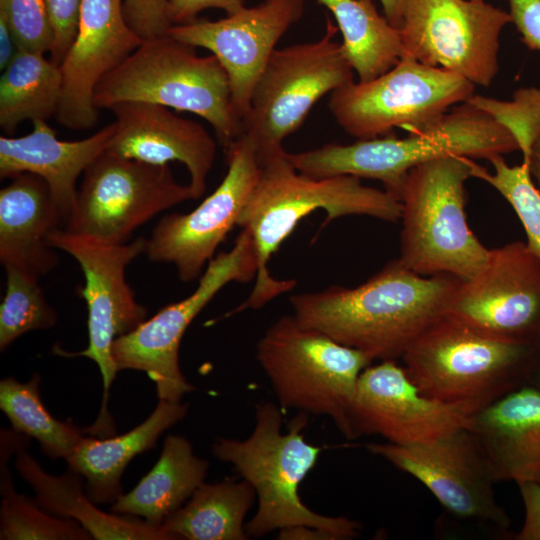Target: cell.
<instances>
[{
  "label": "cell",
  "mask_w": 540,
  "mask_h": 540,
  "mask_svg": "<svg viewBox=\"0 0 540 540\" xmlns=\"http://www.w3.org/2000/svg\"><path fill=\"white\" fill-rule=\"evenodd\" d=\"M462 279L423 276L399 258L356 287L298 293L289 302L297 321L366 354L372 361L402 357L445 314Z\"/></svg>",
  "instance_id": "1"
},
{
  "label": "cell",
  "mask_w": 540,
  "mask_h": 540,
  "mask_svg": "<svg viewBox=\"0 0 540 540\" xmlns=\"http://www.w3.org/2000/svg\"><path fill=\"white\" fill-rule=\"evenodd\" d=\"M318 209L326 212V224L349 215L395 223L402 213L400 200L385 189L366 186L352 175H306L290 163L286 151L261 163L258 180L237 222L255 245V284L245 301L225 317L258 309L294 288V280L274 278L268 263L296 225Z\"/></svg>",
  "instance_id": "2"
},
{
  "label": "cell",
  "mask_w": 540,
  "mask_h": 540,
  "mask_svg": "<svg viewBox=\"0 0 540 540\" xmlns=\"http://www.w3.org/2000/svg\"><path fill=\"white\" fill-rule=\"evenodd\" d=\"M283 411L271 402L255 408V427L244 440L221 438L213 445L216 458L234 466L255 490L258 507L245 525L248 536L258 538L288 527L306 525L331 532L338 540L359 535V522L318 514L301 500L298 489L316 465L322 447L305 440L308 422L301 412L282 433Z\"/></svg>",
  "instance_id": "3"
},
{
  "label": "cell",
  "mask_w": 540,
  "mask_h": 540,
  "mask_svg": "<svg viewBox=\"0 0 540 540\" xmlns=\"http://www.w3.org/2000/svg\"><path fill=\"white\" fill-rule=\"evenodd\" d=\"M517 150V142L505 127L463 102L436 123L406 138L388 134L347 145L330 143L303 152H287L286 157L299 172L309 176L352 175L378 180L399 199L408 172L420 164L452 155L489 160Z\"/></svg>",
  "instance_id": "4"
},
{
  "label": "cell",
  "mask_w": 540,
  "mask_h": 540,
  "mask_svg": "<svg viewBox=\"0 0 540 540\" xmlns=\"http://www.w3.org/2000/svg\"><path fill=\"white\" fill-rule=\"evenodd\" d=\"M539 354L540 345L502 340L443 314L402 358L423 395L476 412L530 384Z\"/></svg>",
  "instance_id": "5"
},
{
  "label": "cell",
  "mask_w": 540,
  "mask_h": 540,
  "mask_svg": "<svg viewBox=\"0 0 540 540\" xmlns=\"http://www.w3.org/2000/svg\"><path fill=\"white\" fill-rule=\"evenodd\" d=\"M131 101L203 118L224 150L243 134L227 74L216 57L200 56L195 47L167 34L143 40L96 86L94 105L98 110Z\"/></svg>",
  "instance_id": "6"
},
{
  "label": "cell",
  "mask_w": 540,
  "mask_h": 540,
  "mask_svg": "<svg viewBox=\"0 0 540 540\" xmlns=\"http://www.w3.org/2000/svg\"><path fill=\"white\" fill-rule=\"evenodd\" d=\"M474 164L452 155L408 172L399 197V260L415 273L467 280L484 268L490 249L469 228L465 212V183L473 177Z\"/></svg>",
  "instance_id": "7"
},
{
  "label": "cell",
  "mask_w": 540,
  "mask_h": 540,
  "mask_svg": "<svg viewBox=\"0 0 540 540\" xmlns=\"http://www.w3.org/2000/svg\"><path fill=\"white\" fill-rule=\"evenodd\" d=\"M256 356L283 412L328 416L353 440L349 412L360 374L372 362L366 354L284 315L261 337Z\"/></svg>",
  "instance_id": "8"
},
{
  "label": "cell",
  "mask_w": 540,
  "mask_h": 540,
  "mask_svg": "<svg viewBox=\"0 0 540 540\" xmlns=\"http://www.w3.org/2000/svg\"><path fill=\"white\" fill-rule=\"evenodd\" d=\"M337 32L327 16L320 39L275 49L269 58L242 121L259 164L285 152V138L324 95L354 81L342 44L335 40Z\"/></svg>",
  "instance_id": "9"
},
{
  "label": "cell",
  "mask_w": 540,
  "mask_h": 540,
  "mask_svg": "<svg viewBox=\"0 0 540 540\" xmlns=\"http://www.w3.org/2000/svg\"><path fill=\"white\" fill-rule=\"evenodd\" d=\"M48 245L71 255L84 274L81 295L88 309V346L79 352L57 350L63 356H83L94 361L103 381V401L95 423L88 428L93 435H113L114 427L107 410L110 386L118 372L112 354L114 341L146 320L147 309L135 298L126 281V267L145 253L144 237L123 244L104 242L72 233L64 228L51 231Z\"/></svg>",
  "instance_id": "10"
},
{
  "label": "cell",
  "mask_w": 540,
  "mask_h": 540,
  "mask_svg": "<svg viewBox=\"0 0 540 540\" xmlns=\"http://www.w3.org/2000/svg\"><path fill=\"white\" fill-rule=\"evenodd\" d=\"M475 85L444 69L402 57L369 81H351L330 94L329 110L350 136L362 140L388 135L400 127L409 133L439 121L466 102Z\"/></svg>",
  "instance_id": "11"
},
{
  "label": "cell",
  "mask_w": 540,
  "mask_h": 540,
  "mask_svg": "<svg viewBox=\"0 0 540 540\" xmlns=\"http://www.w3.org/2000/svg\"><path fill=\"white\" fill-rule=\"evenodd\" d=\"M257 274V256L250 233L242 230L233 247L214 256L186 298L160 309L112 346L117 370L145 372L155 383L159 400L180 402L195 389L179 364L182 337L200 311L230 282H249Z\"/></svg>",
  "instance_id": "12"
},
{
  "label": "cell",
  "mask_w": 540,
  "mask_h": 540,
  "mask_svg": "<svg viewBox=\"0 0 540 540\" xmlns=\"http://www.w3.org/2000/svg\"><path fill=\"white\" fill-rule=\"evenodd\" d=\"M511 16L485 0H401L403 56L488 87Z\"/></svg>",
  "instance_id": "13"
},
{
  "label": "cell",
  "mask_w": 540,
  "mask_h": 540,
  "mask_svg": "<svg viewBox=\"0 0 540 540\" xmlns=\"http://www.w3.org/2000/svg\"><path fill=\"white\" fill-rule=\"evenodd\" d=\"M193 199L169 164L156 165L107 151L84 172L64 229L123 244L157 214Z\"/></svg>",
  "instance_id": "14"
},
{
  "label": "cell",
  "mask_w": 540,
  "mask_h": 540,
  "mask_svg": "<svg viewBox=\"0 0 540 540\" xmlns=\"http://www.w3.org/2000/svg\"><path fill=\"white\" fill-rule=\"evenodd\" d=\"M366 448L420 481L454 516L508 535L511 520L496 500L489 463L467 427L428 443H370Z\"/></svg>",
  "instance_id": "15"
},
{
  "label": "cell",
  "mask_w": 540,
  "mask_h": 540,
  "mask_svg": "<svg viewBox=\"0 0 540 540\" xmlns=\"http://www.w3.org/2000/svg\"><path fill=\"white\" fill-rule=\"evenodd\" d=\"M225 151L227 172L214 192L188 213L163 216L146 241L147 258L173 264L182 282L202 275L219 244L237 225L259 177L256 148L247 134Z\"/></svg>",
  "instance_id": "16"
},
{
  "label": "cell",
  "mask_w": 540,
  "mask_h": 540,
  "mask_svg": "<svg viewBox=\"0 0 540 540\" xmlns=\"http://www.w3.org/2000/svg\"><path fill=\"white\" fill-rule=\"evenodd\" d=\"M445 314L502 340L540 345V260L523 241L490 249L484 268L461 280Z\"/></svg>",
  "instance_id": "17"
},
{
  "label": "cell",
  "mask_w": 540,
  "mask_h": 540,
  "mask_svg": "<svg viewBox=\"0 0 540 540\" xmlns=\"http://www.w3.org/2000/svg\"><path fill=\"white\" fill-rule=\"evenodd\" d=\"M473 413L465 405L423 395L404 367L394 360H383L360 374L349 421L353 439L380 435L389 443L415 445L468 427Z\"/></svg>",
  "instance_id": "18"
},
{
  "label": "cell",
  "mask_w": 540,
  "mask_h": 540,
  "mask_svg": "<svg viewBox=\"0 0 540 540\" xmlns=\"http://www.w3.org/2000/svg\"><path fill=\"white\" fill-rule=\"evenodd\" d=\"M305 0H264L225 18L172 25L167 35L206 49L225 70L238 115L250 99L269 58L285 32L303 15Z\"/></svg>",
  "instance_id": "19"
},
{
  "label": "cell",
  "mask_w": 540,
  "mask_h": 540,
  "mask_svg": "<svg viewBox=\"0 0 540 540\" xmlns=\"http://www.w3.org/2000/svg\"><path fill=\"white\" fill-rule=\"evenodd\" d=\"M142 42L124 17L122 0H82L76 38L60 64L58 123L74 130L94 127L96 86Z\"/></svg>",
  "instance_id": "20"
},
{
  "label": "cell",
  "mask_w": 540,
  "mask_h": 540,
  "mask_svg": "<svg viewBox=\"0 0 540 540\" xmlns=\"http://www.w3.org/2000/svg\"><path fill=\"white\" fill-rule=\"evenodd\" d=\"M109 110L115 121L107 152L156 165L178 161L189 173L193 200L204 194L217 151L204 126L147 102H122Z\"/></svg>",
  "instance_id": "21"
},
{
  "label": "cell",
  "mask_w": 540,
  "mask_h": 540,
  "mask_svg": "<svg viewBox=\"0 0 540 540\" xmlns=\"http://www.w3.org/2000/svg\"><path fill=\"white\" fill-rule=\"evenodd\" d=\"M32 131L21 137L0 136V177L21 173L41 177L48 185L65 227L73 209L77 180L106 151L114 123L81 140L65 141L46 121L32 122Z\"/></svg>",
  "instance_id": "22"
},
{
  "label": "cell",
  "mask_w": 540,
  "mask_h": 540,
  "mask_svg": "<svg viewBox=\"0 0 540 540\" xmlns=\"http://www.w3.org/2000/svg\"><path fill=\"white\" fill-rule=\"evenodd\" d=\"M495 482L540 484V391L524 385L472 414Z\"/></svg>",
  "instance_id": "23"
},
{
  "label": "cell",
  "mask_w": 540,
  "mask_h": 540,
  "mask_svg": "<svg viewBox=\"0 0 540 540\" xmlns=\"http://www.w3.org/2000/svg\"><path fill=\"white\" fill-rule=\"evenodd\" d=\"M0 190V261L40 278L58 264L47 235L64 228L47 183L21 173Z\"/></svg>",
  "instance_id": "24"
},
{
  "label": "cell",
  "mask_w": 540,
  "mask_h": 540,
  "mask_svg": "<svg viewBox=\"0 0 540 540\" xmlns=\"http://www.w3.org/2000/svg\"><path fill=\"white\" fill-rule=\"evenodd\" d=\"M188 404L159 400L141 424L119 436L83 437L66 460L85 479L86 494L96 504H113L123 493L121 476L138 454L153 448L160 435L186 416Z\"/></svg>",
  "instance_id": "25"
},
{
  "label": "cell",
  "mask_w": 540,
  "mask_h": 540,
  "mask_svg": "<svg viewBox=\"0 0 540 540\" xmlns=\"http://www.w3.org/2000/svg\"><path fill=\"white\" fill-rule=\"evenodd\" d=\"M15 467L36 493V501L52 515L79 522L97 540H172L160 527L128 515L107 513L83 492L82 476L70 469L62 476L43 471L25 451L17 452Z\"/></svg>",
  "instance_id": "26"
},
{
  "label": "cell",
  "mask_w": 540,
  "mask_h": 540,
  "mask_svg": "<svg viewBox=\"0 0 540 540\" xmlns=\"http://www.w3.org/2000/svg\"><path fill=\"white\" fill-rule=\"evenodd\" d=\"M208 462L194 455L190 442L182 436L166 437L154 467L111 507L116 514L141 517L160 527L204 482Z\"/></svg>",
  "instance_id": "27"
},
{
  "label": "cell",
  "mask_w": 540,
  "mask_h": 540,
  "mask_svg": "<svg viewBox=\"0 0 540 540\" xmlns=\"http://www.w3.org/2000/svg\"><path fill=\"white\" fill-rule=\"evenodd\" d=\"M256 493L246 481L203 482L189 501L167 517L161 529L172 540H245L244 518Z\"/></svg>",
  "instance_id": "28"
},
{
  "label": "cell",
  "mask_w": 540,
  "mask_h": 540,
  "mask_svg": "<svg viewBox=\"0 0 540 540\" xmlns=\"http://www.w3.org/2000/svg\"><path fill=\"white\" fill-rule=\"evenodd\" d=\"M333 15L346 58L358 81H369L403 56L400 32L379 14L372 0H315Z\"/></svg>",
  "instance_id": "29"
},
{
  "label": "cell",
  "mask_w": 540,
  "mask_h": 540,
  "mask_svg": "<svg viewBox=\"0 0 540 540\" xmlns=\"http://www.w3.org/2000/svg\"><path fill=\"white\" fill-rule=\"evenodd\" d=\"M45 53L20 49L0 78V127L11 136L26 120L55 116L62 92L60 66Z\"/></svg>",
  "instance_id": "30"
},
{
  "label": "cell",
  "mask_w": 540,
  "mask_h": 540,
  "mask_svg": "<svg viewBox=\"0 0 540 540\" xmlns=\"http://www.w3.org/2000/svg\"><path fill=\"white\" fill-rule=\"evenodd\" d=\"M40 376L28 382L7 377L0 382V409L14 431L35 438L50 458L67 460L84 437V431L71 422L52 416L39 394Z\"/></svg>",
  "instance_id": "31"
},
{
  "label": "cell",
  "mask_w": 540,
  "mask_h": 540,
  "mask_svg": "<svg viewBox=\"0 0 540 540\" xmlns=\"http://www.w3.org/2000/svg\"><path fill=\"white\" fill-rule=\"evenodd\" d=\"M6 461L1 465V540H89L90 533L76 520L45 511L38 502L14 490Z\"/></svg>",
  "instance_id": "32"
},
{
  "label": "cell",
  "mask_w": 540,
  "mask_h": 540,
  "mask_svg": "<svg viewBox=\"0 0 540 540\" xmlns=\"http://www.w3.org/2000/svg\"><path fill=\"white\" fill-rule=\"evenodd\" d=\"M6 287L0 305V350L23 334L53 327L55 309L48 303L37 276L15 267H4Z\"/></svg>",
  "instance_id": "33"
},
{
  "label": "cell",
  "mask_w": 540,
  "mask_h": 540,
  "mask_svg": "<svg viewBox=\"0 0 540 540\" xmlns=\"http://www.w3.org/2000/svg\"><path fill=\"white\" fill-rule=\"evenodd\" d=\"M488 161L493 172L475 162L473 178L485 181L509 202L524 227L528 249L540 260V189L533 182L529 164L510 166L503 155Z\"/></svg>",
  "instance_id": "34"
},
{
  "label": "cell",
  "mask_w": 540,
  "mask_h": 540,
  "mask_svg": "<svg viewBox=\"0 0 540 540\" xmlns=\"http://www.w3.org/2000/svg\"><path fill=\"white\" fill-rule=\"evenodd\" d=\"M505 127L518 144L523 161L528 164L532 146L540 136V89H517L511 100L473 94L467 101Z\"/></svg>",
  "instance_id": "35"
},
{
  "label": "cell",
  "mask_w": 540,
  "mask_h": 540,
  "mask_svg": "<svg viewBox=\"0 0 540 540\" xmlns=\"http://www.w3.org/2000/svg\"><path fill=\"white\" fill-rule=\"evenodd\" d=\"M0 13L8 21L20 49L49 52L52 29L44 0H0Z\"/></svg>",
  "instance_id": "36"
},
{
  "label": "cell",
  "mask_w": 540,
  "mask_h": 540,
  "mask_svg": "<svg viewBox=\"0 0 540 540\" xmlns=\"http://www.w3.org/2000/svg\"><path fill=\"white\" fill-rule=\"evenodd\" d=\"M44 3L52 29L49 59L60 66L76 38L82 0H44Z\"/></svg>",
  "instance_id": "37"
},
{
  "label": "cell",
  "mask_w": 540,
  "mask_h": 540,
  "mask_svg": "<svg viewBox=\"0 0 540 540\" xmlns=\"http://www.w3.org/2000/svg\"><path fill=\"white\" fill-rule=\"evenodd\" d=\"M122 8L128 25L142 40L164 36L173 25L168 0H122Z\"/></svg>",
  "instance_id": "38"
},
{
  "label": "cell",
  "mask_w": 540,
  "mask_h": 540,
  "mask_svg": "<svg viewBox=\"0 0 540 540\" xmlns=\"http://www.w3.org/2000/svg\"><path fill=\"white\" fill-rule=\"evenodd\" d=\"M511 21L516 25L524 44L540 51V0H508Z\"/></svg>",
  "instance_id": "39"
},
{
  "label": "cell",
  "mask_w": 540,
  "mask_h": 540,
  "mask_svg": "<svg viewBox=\"0 0 540 540\" xmlns=\"http://www.w3.org/2000/svg\"><path fill=\"white\" fill-rule=\"evenodd\" d=\"M173 25L187 24L197 20V15L208 8L222 9L227 15L245 6V0H168Z\"/></svg>",
  "instance_id": "40"
},
{
  "label": "cell",
  "mask_w": 540,
  "mask_h": 540,
  "mask_svg": "<svg viewBox=\"0 0 540 540\" xmlns=\"http://www.w3.org/2000/svg\"><path fill=\"white\" fill-rule=\"evenodd\" d=\"M525 509V518L517 540H540V484L523 482L517 484Z\"/></svg>",
  "instance_id": "41"
},
{
  "label": "cell",
  "mask_w": 540,
  "mask_h": 540,
  "mask_svg": "<svg viewBox=\"0 0 540 540\" xmlns=\"http://www.w3.org/2000/svg\"><path fill=\"white\" fill-rule=\"evenodd\" d=\"M20 47L5 16L0 13V70L3 71L19 52Z\"/></svg>",
  "instance_id": "42"
},
{
  "label": "cell",
  "mask_w": 540,
  "mask_h": 540,
  "mask_svg": "<svg viewBox=\"0 0 540 540\" xmlns=\"http://www.w3.org/2000/svg\"><path fill=\"white\" fill-rule=\"evenodd\" d=\"M278 539L283 540H338L331 532L313 526L299 525L279 530Z\"/></svg>",
  "instance_id": "43"
},
{
  "label": "cell",
  "mask_w": 540,
  "mask_h": 540,
  "mask_svg": "<svg viewBox=\"0 0 540 540\" xmlns=\"http://www.w3.org/2000/svg\"><path fill=\"white\" fill-rule=\"evenodd\" d=\"M384 16L397 29L400 26L401 0H380Z\"/></svg>",
  "instance_id": "44"
},
{
  "label": "cell",
  "mask_w": 540,
  "mask_h": 540,
  "mask_svg": "<svg viewBox=\"0 0 540 540\" xmlns=\"http://www.w3.org/2000/svg\"><path fill=\"white\" fill-rule=\"evenodd\" d=\"M532 178L535 179L540 189V136L534 142L528 159Z\"/></svg>",
  "instance_id": "45"
},
{
  "label": "cell",
  "mask_w": 540,
  "mask_h": 540,
  "mask_svg": "<svg viewBox=\"0 0 540 540\" xmlns=\"http://www.w3.org/2000/svg\"><path fill=\"white\" fill-rule=\"evenodd\" d=\"M530 384L536 387L540 391V354H539L533 375L531 377Z\"/></svg>",
  "instance_id": "46"
}]
</instances>
